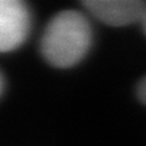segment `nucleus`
I'll use <instances>...</instances> for the list:
<instances>
[{
  "instance_id": "nucleus-1",
  "label": "nucleus",
  "mask_w": 146,
  "mask_h": 146,
  "mask_svg": "<svg viewBox=\"0 0 146 146\" xmlns=\"http://www.w3.org/2000/svg\"><path fill=\"white\" fill-rule=\"evenodd\" d=\"M91 38L88 20L78 11L65 10L48 23L41 40V52L51 65L67 68L84 58Z\"/></svg>"
},
{
  "instance_id": "nucleus-5",
  "label": "nucleus",
  "mask_w": 146,
  "mask_h": 146,
  "mask_svg": "<svg viewBox=\"0 0 146 146\" xmlns=\"http://www.w3.org/2000/svg\"><path fill=\"white\" fill-rule=\"evenodd\" d=\"M142 23H143V29H145V31H146V13H145V17H143Z\"/></svg>"
},
{
  "instance_id": "nucleus-6",
  "label": "nucleus",
  "mask_w": 146,
  "mask_h": 146,
  "mask_svg": "<svg viewBox=\"0 0 146 146\" xmlns=\"http://www.w3.org/2000/svg\"><path fill=\"white\" fill-rule=\"evenodd\" d=\"M1 88H3V81H1V77H0V92H1Z\"/></svg>"
},
{
  "instance_id": "nucleus-3",
  "label": "nucleus",
  "mask_w": 146,
  "mask_h": 146,
  "mask_svg": "<svg viewBox=\"0 0 146 146\" xmlns=\"http://www.w3.org/2000/svg\"><path fill=\"white\" fill-rule=\"evenodd\" d=\"M82 4L94 17L109 26L142 21L146 13V4L141 0H87Z\"/></svg>"
},
{
  "instance_id": "nucleus-2",
  "label": "nucleus",
  "mask_w": 146,
  "mask_h": 146,
  "mask_svg": "<svg viewBox=\"0 0 146 146\" xmlns=\"http://www.w3.org/2000/svg\"><path fill=\"white\" fill-rule=\"evenodd\" d=\"M30 31V13L20 0H0V52L20 47Z\"/></svg>"
},
{
  "instance_id": "nucleus-4",
  "label": "nucleus",
  "mask_w": 146,
  "mask_h": 146,
  "mask_svg": "<svg viewBox=\"0 0 146 146\" xmlns=\"http://www.w3.org/2000/svg\"><path fill=\"white\" fill-rule=\"evenodd\" d=\"M138 97L143 104H146V78L141 81V84L138 87Z\"/></svg>"
}]
</instances>
